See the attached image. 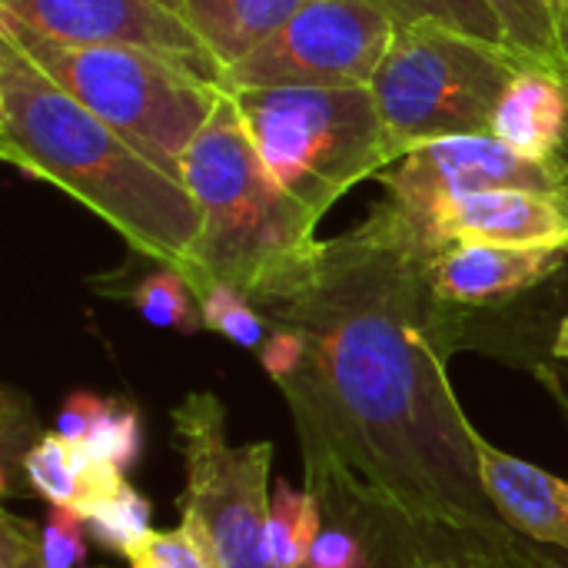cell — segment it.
<instances>
[{"instance_id": "14", "label": "cell", "mask_w": 568, "mask_h": 568, "mask_svg": "<svg viewBox=\"0 0 568 568\" xmlns=\"http://www.w3.org/2000/svg\"><path fill=\"white\" fill-rule=\"evenodd\" d=\"M566 130L568 80L546 63H526L496 106L493 136L529 160L556 163Z\"/></svg>"}, {"instance_id": "36", "label": "cell", "mask_w": 568, "mask_h": 568, "mask_svg": "<svg viewBox=\"0 0 568 568\" xmlns=\"http://www.w3.org/2000/svg\"><path fill=\"white\" fill-rule=\"evenodd\" d=\"M556 163H559V173H562V193H566V200H568V130H566V140H562V146H559V156H556Z\"/></svg>"}, {"instance_id": "15", "label": "cell", "mask_w": 568, "mask_h": 568, "mask_svg": "<svg viewBox=\"0 0 568 568\" xmlns=\"http://www.w3.org/2000/svg\"><path fill=\"white\" fill-rule=\"evenodd\" d=\"M306 0H183L180 17L220 70L263 47Z\"/></svg>"}, {"instance_id": "29", "label": "cell", "mask_w": 568, "mask_h": 568, "mask_svg": "<svg viewBox=\"0 0 568 568\" xmlns=\"http://www.w3.org/2000/svg\"><path fill=\"white\" fill-rule=\"evenodd\" d=\"M303 353H306V343L296 329H286V326H273L270 329V339L263 343L260 349V363L266 369V376L280 386L286 376H293L303 363Z\"/></svg>"}, {"instance_id": "26", "label": "cell", "mask_w": 568, "mask_h": 568, "mask_svg": "<svg viewBox=\"0 0 568 568\" xmlns=\"http://www.w3.org/2000/svg\"><path fill=\"white\" fill-rule=\"evenodd\" d=\"M40 532H43V568H77L87 559L90 529L80 513L50 506Z\"/></svg>"}, {"instance_id": "24", "label": "cell", "mask_w": 568, "mask_h": 568, "mask_svg": "<svg viewBox=\"0 0 568 568\" xmlns=\"http://www.w3.org/2000/svg\"><path fill=\"white\" fill-rule=\"evenodd\" d=\"M83 446L116 466L120 473L133 469V463L140 459V446H143V426H140V413L130 403H116L110 399V409L100 416V423L93 426V433L83 439Z\"/></svg>"}, {"instance_id": "12", "label": "cell", "mask_w": 568, "mask_h": 568, "mask_svg": "<svg viewBox=\"0 0 568 568\" xmlns=\"http://www.w3.org/2000/svg\"><path fill=\"white\" fill-rule=\"evenodd\" d=\"M562 246H499V243H456L423 263L436 300L456 313L509 303L523 293L546 286L562 266Z\"/></svg>"}, {"instance_id": "6", "label": "cell", "mask_w": 568, "mask_h": 568, "mask_svg": "<svg viewBox=\"0 0 568 568\" xmlns=\"http://www.w3.org/2000/svg\"><path fill=\"white\" fill-rule=\"evenodd\" d=\"M526 63L513 47L443 23L396 27L369 83L393 150L403 156L429 140L493 133L496 106Z\"/></svg>"}, {"instance_id": "31", "label": "cell", "mask_w": 568, "mask_h": 568, "mask_svg": "<svg viewBox=\"0 0 568 568\" xmlns=\"http://www.w3.org/2000/svg\"><path fill=\"white\" fill-rule=\"evenodd\" d=\"M329 523H339V526H349L353 532H359V539L366 542V549L373 556V566L369 568H403L399 559H396V552H393V546H389V539L383 536V529L373 519H366V516H343V519H329Z\"/></svg>"}, {"instance_id": "38", "label": "cell", "mask_w": 568, "mask_h": 568, "mask_svg": "<svg viewBox=\"0 0 568 568\" xmlns=\"http://www.w3.org/2000/svg\"><path fill=\"white\" fill-rule=\"evenodd\" d=\"M160 7H166V10H173V13H180V7H183V0H156Z\"/></svg>"}, {"instance_id": "10", "label": "cell", "mask_w": 568, "mask_h": 568, "mask_svg": "<svg viewBox=\"0 0 568 568\" xmlns=\"http://www.w3.org/2000/svg\"><path fill=\"white\" fill-rule=\"evenodd\" d=\"M0 13L63 43L150 50L213 87L223 73L183 17L156 0H0Z\"/></svg>"}, {"instance_id": "20", "label": "cell", "mask_w": 568, "mask_h": 568, "mask_svg": "<svg viewBox=\"0 0 568 568\" xmlns=\"http://www.w3.org/2000/svg\"><path fill=\"white\" fill-rule=\"evenodd\" d=\"M376 3L396 20V27L443 23V27L473 33L479 40L513 47L509 37H506L503 20L496 17V10L486 0H376Z\"/></svg>"}, {"instance_id": "34", "label": "cell", "mask_w": 568, "mask_h": 568, "mask_svg": "<svg viewBox=\"0 0 568 568\" xmlns=\"http://www.w3.org/2000/svg\"><path fill=\"white\" fill-rule=\"evenodd\" d=\"M552 356H556V359H566L568 363V313L559 320V326H556V336H552Z\"/></svg>"}, {"instance_id": "27", "label": "cell", "mask_w": 568, "mask_h": 568, "mask_svg": "<svg viewBox=\"0 0 568 568\" xmlns=\"http://www.w3.org/2000/svg\"><path fill=\"white\" fill-rule=\"evenodd\" d=\"M373 556L359 532L339 523H326L306 556V568H369Z\"/></svg>"}, {"instance_id": "16", "label": "cell", "mask_w": 568, "mask_h": 568, "mask_svg": "<svg viewBox=\"0 0 568 568\" xmlns=\"http://www.w3.org/2000/svg\"><path fill=\"white\" fill-rule=\"evenodd\" d=\"M366 516L389 539L403 568H532L536 542H489L476 536H456L443 529H399L389 519L369 513H336L326 519Z\"/></svg>"}, {"instance_id": "37", "label": "cell", "mask_w": 568, "mask_h": 568, "mask_svg": "<svg viewBox=\"0 0 568 568\" xmlns=\"http://www.w3.org/2000/svg\"><path fill=\"white\" fill-rule=\"evenodd\" d=\"M536 373H539V376H542V379H546V383H549V389H552V393H556V399H559V403H562V406H566V413H568V396H566V393H562V389H559V386H556V379H552V376H549V373H546V369H542V366H536Z\"/></svg>"}, {"instance_id": "7", "label": "cell", "mask_w": 568, "mask_h": 568, "mask_svg": "<svg viewBox=\"0 0 568 568\" xmlns=\"http://www.w3.org/2000/svg\"><path fill=\"white\" fill-rule=\"evenodd\" d=\"M170 423L186 469L180 523L200 536L216 568H273L266 536L273 443H230L226 409L213 393H190Z\"/></svg>"}, {"instance_id": "5", "label": "cell", "mask_w": 568, "mask_h": 568, "mask_svg": "<svg viewBox=\"0 0 568 568\" xmlns=\"http://www.w3.org/2000/svg\"><path fill=\"white\" fill-rule=\"evenodd\" d=\"M230 97L270 176L316 220L356 183L399 160L369 83L240 90Z\"/></svg>"}, {"instance_id": "2", "label": "cell", "mask_w": 568, "mask_h": 568, "mask_svg": "<svg viewBox=\"0 0 568 568\" xmlns=\"http://www.w3.org/2000/svg\"><path fill=\"white\" fill-rule=\"evenodd\" d=\"M0 156L73 196L133 253L190 273L200 206L186 183L150 163L7 40H0Z\"/></svg>"}, {"instance_id": "19", "label": "cell", "mask_w": 568, "mask_h": 568, "mask_svg": "<svg viewBox=\"0 0 568 568\" xmlns=\"http://www.w3.org/2000/svg\"><path fill=\"white\" fill-rule=\"evenodd\" d=\"M23 483L30 486L33 496L47 499L50 506L80 513L83 486H80L77 443H67L60 433H43L37 446L23 456Z\"/></svg>"}, {"instance_id": "11", "label": "cell", "mask_w": 568, "mask_h": 568, "mask_svg": "<svg viewBox=\"0 0 568 568\" xmlns=\"http://www.w3.org/2000/svg\"><path fill=\"white\" fill-rule=\"evenodd\" d=\"M363 226V223H359ZM366 230V226H363ZM369 233V230H366ZM376 236V233H369ZM416 260H429L456 243L499 246H562L568 250V200L532 190H486L433 210L403 236H376Z\"/></svg>"}, {"instance_id": "33", "label": "cell", "mask_w": 568, "mask_h": 568, "mask_svg": "<svg viewBox=\"0 0 568 568\" xmlns=\"http://www.w3.org/2000/svg\"><path fill=\"white\" fill-rule=\"evenodd\" d=\"M546 290L552 293V300H556V306L562 310V316L568 313V253H566V260H562V266L556 270V276L546 283ZM559 316V320H562Z\"/></svg>"}, {"instance_id": "17", "label": "cell", "mask_w": 568, "mask_h": 568, "mask_svg": "<svg viewBox=\"0 0 568 568\" xmlns=\"http://www.w3.org/2000/svg\"><path fill=\"white\" fill-rule=\"evenodd\" d=\"M323 506L310 489L276 483L270 509V559L273 568H306V556L323 529Z\"/></svg>"}, {"instance_id": "35", "label": "cell", "mask_w": 568, "mask_h": 568, "mask_svg": "<svg viewBox=\"0 0 568 568\" xmlns=\"http://www.w3.org/2000/svg\"><path fill=\"white\" fill-rule=\"evenodd\" d=\"M532 568H566V566H559V562H556L552 549L536 546V549H532Z\"/></svg>"}, {"instance_id": "23", "label": "cell", "mask_w": 568, "mask_h": 568, "mask_svg": "<svg viewBox=\"0 0 568 568\" xmlns=\"http://www.w3.org/2000/svg\"><path fill=\"white\" fill-rule=\"evenodd\" d=\"M150 516H153L150 503L130 483H123L113 496L97 503L83 519H87L90 536L103 549L120 552L126 559V552L150 532Z\"/></svg>"}, {"instance_id": "25", "label": "cell", "mask_w": 568, "mask_h": 568, "mask_svg": "<svg viewBox=\"0 0 568 568\" xmlns=\"http://www.w3.org/2000/svg\"><path fill=\"white\" fill-rule=\"evenodd\" d=\"M130 568H216L200 536L180 523L176 529H150L130 552Z\"/></svg>"}, {"instance_id": "4", "label": "cell", "mask_w": 568, "mask_h": 568, "mask_svg": "<svg viewBox=\"0 0 568 568\" xmlns=\"http://www.w3.org/2000/svg\"><path fill=\"white\" fill-rule=\"evenodd\" d=\"M0 40L183 183V153L220 106V87L150 50L63 43L10 13H0Z\"/></svg>"}, {"instance_id": "21", "label": "cell", "mask_w": 568, "mask_h": 568, "mask_svg": "<svg viewBox=\"0 0 568 568\" xmlns=\"http://www.w3.org/2000/svg\"><path fill=\"white\" fill-rule=\"evenodd\" d=\"M200 310H203V326H210L213 333L226 336L236 346H246V349H256L260 353L263 343L270 339V329H273L270 320L236 286L210 283L200 293Z\"/></svg>"}, {"instance_id": "3", "label": "cell", "mask_w": 568, "mask_h": 568, "mask_svg": "<svg viewBox=\"0 0 568 568\" xmlns=\"http://www.w3.org/2000/svg\"><path fill=\"white\" fill-rule=\"evenodd\" d=\"M183 183L200 206L186 273L196 300L210 283H226L263 306L310 280L326 250L320 220L270 176L233 97L220 100L183 153Z\"/></svg>"}, {"instance_id": "13", "label": "cell", "mask_w": 568, "mask_h": 568, "mask_svg": "<svg viewBox=\"0 0 568 568\" xmlns=\"http://www.w3.org/2000/svg\"><path fill=\"white\" fill-rule=\"evenodd\" d=\"M479 479L496 506V513L506 519V526L552 552L568 556V483L539 469L536 463H526L499 446H493L486 436H473Z\"/></svg>"}, {"instance_id": "32", "label": "cell", "mask_w": 568, "mask_h": 568, "mask_svg": "<svg viewBox=\"0 0 568 568\" xmlns=\"http://www.w3.org/2000/svg\"><path fill=\"white\" fill-rule=\"evenodd\" d=\"M549 7H552V23H556V43H559L562 77L568 80V0H549Z\"/></svg>"}, {"instance_id": "18", "label": "cell", "mask_w": 568, "mask_h": 568, "mask_svg": "<svg viewBox=\"0 0 568 568\" xmlns=\"http://www.w3.org/2000/svg\"><path fill=\"white\" fill-rule=\"evenodd\" d=\"M130 303L136 306V313L160 326V329H176V333H200L203 329V310L200 300L186 280L183 270L176 266H163L156 263V270H150L146 276H140L130 286Z\"/></svg>"}, {"instance_id": "9", "label": "cell", "mask_w": 568, "mask_h": 568, "mask_svg": "<svg viewBox=\"0 0 568 568\" xmlns=\"http://www.w3.org/2000/svg\"><path fill=\"white\" fill-rule=\"evenodd\" d=\"M383 203L363 220V226L386 240L403 236L443 203L486 190H532L566 196L559 163L529 160L499 143L493 133L446 136L406 150L393 166L383 170Z\"/></svg>"}, {"instance_id": "22", "label": "cell", "mask_w": 568, "mask_h": 568, "mask_svg": "<svg viewBox=\"0 0 568 568\" xmlns=\"http://www.w3.org/2000/svg\"><path fill=\"white\" fill-rule=\"evenodd\" d=\"M486 3L503 20L513 50H519L523 57H529L536 63H546V67L562 73L549 0H486Z\"/></svg>"}, {"instance_id": "1", "label": "cell", "mask_w": 568, "mask_h": 568, "mask_svg": "<svg viewBox=\"0 0 568 568\" xmlns=\"http://www.w3.org/2000/svg\"><path fill=\"white\" fill-rule=\"evenodd\" d=\"M260 313L306 343L280 393L323 516L369 513L399 529L529 542L483 489L476 426L449 379L459 323L423 260L356 226L326 240L310 280Z\"/></svg>"}, {"instance_id": "30", "label": "cell", "mask_w": 568, "mask_h": 568, "mask_svg": "<svg viewBox=\"0 0 568 568\" xmlns=\"http://www.w3.org/2000/svg\"><path fill=\"white\" fill-rule=\"evenodd\" d=\"M110 409V399H100L93 393H70L60 406V416H57V433L67 439V443H83L93 426L100 423V416Z\"/></svg>"}, {"instance_id": "28", "label": "cell", "mask_w": 568, "mask_h": 568, "mask_svg": "<svg viewBox=\"0 0 568 568\" xmlns=\"http://www.w3.org/2000/svg\"><path fill=\"white\" fill-rule=\"evenodd\" d=\"M0 568H43V532L13 513H0Z\"/></svg>"}, {"instance_id": "8", "label": "cell", "mask_w": 568, "mask_h": 568, "mask_svg": "<svg viewBox=\"0 0 568 568\" xmlns=\"http://www.w3.org/2000/svg\"><path fill=\"white\" fill-rule=\"evenodd\" d=\"M396 20L376 0H306L263 47L220 73V93L373 83Z\"/></svg>"}]
</instances>
